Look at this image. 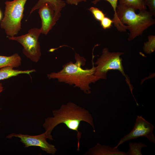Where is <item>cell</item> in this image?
<instances>
[{"label": "cell", "mask_w": 155, "mask_h": 155, "mask_svg": "<svg viewBox=\"0 0 155 155\" xmlns=\"http://www.w3.org/2000/svg\"><path fill=\"white\" fill-rule=\"evenodd\" d=\"M13 137L20 138V141L24 144L25 148L32 146L38 147L43 151L53 155H55L57 151L54 145L49 143L46 141V139H48V137L46 131L41 134L35 135L12 133L6 137L11 138Z\"/></svg>", "instance_id": "8"}, {"label": "cell", "mask_w": 155, "mask_h": 155, "mask_svg": "<svg viewBox=\"0 0 155 155\" xmlns=\"http://www.w3.org/2000/svg\"><path fill=\"white\" fill-rule=\"evenodd\" d=\"M46 3L49 4L53 8L54 11L55 19L57 21L61 16V11L65 6V3L63 0H38L31 9L30 14Z\"/></svg>", "instance_id": "10"}, {"label": "cell", "mask_w": 155, "mask_h": 155, "mask_svg": "<svg viewBox=\"0 0 155 155\" xmlns=\"http://www.w3.org/2000/svg\"><path fill=\"white\" fill-rule=\"evenodd\" d=\"M11 66H7L0 69V80L8 79L11 77L15 76L21 74H30V73L36 71L34 69L26 70L15 69ZM3 90L2 84L0 83V92Z\"/></svg>", "instance_id": "12"}, {"label": "cell", "mask_w": 155, "mask_h": 155, "mask_svg": "<svg viewBox=\"0 0 155 155\" xmlns=\"http://www.w3.org/2000/svg\"><path fill=\"white\" fill-rule=\"evenodd\" d=\"M120 4L131 7L135 10H146L145 0H119Z\"/></svg>", "instance_id": "14"}, {"label": "cell", "mask_w": 155, "mask_h": 155, "mask_svg": "<svg viewBox=\"0 0 155 155\" xmlns=\"http://www.w3.org/2000/svg\"><path fill=\"white\" fill-rule=\"evenodd\" d=\"M27 0H13L5 2L4 15L1 21L0 26L5 30L7 36H14L21 29V21Z\"/></svg>", "instance_id": "5"}, {"label": "cell", "mask_w": 155, "mask_h": 155, "mask_svg": "<svg viewBox=\"0 0 155 155\" xmlns=\"http://www.w3.org/2000/svg\"><path fill=\"white\" fill-rule=\"evenodd\" d=\"M147 0H145L146 2V1Z\"/></svg>", "instance_id": "23"}, {"label": "cell", "mask_w": 155, "mask_h": 155, "mask_svg": "<svg viewBox=\"0 0 155 155\" xmlns=\"http://www.w3.org/2000/svg\"><path fill=\"white\" fill-rule=\"evenodd\" d=\"M129 146V149L126 152L127 155H142V149L148 146L146 144L140 142H130Z\"/></svg>", "instance_id": "15"}, {"label": "cell", "mask_w": 155, "mask_h": 155, "mask_svg": "<svg viewBox=\"0 0 155 155\" xmlns=\"http://www.w3.org/2000/svg\"><path fill=\"white\" fill-rule=\"evenodd\" d=\"M86 154L92 155H127L126 152L120 151L118 148L98 143L90 149Z\"/></svg>", "instance_id": "11"}, {"label": "cell", "mask_w": 155, "mask_h": 155, "mask_svg": "<svg viewBox=\"0 0 155 155\" xmlns=\"http://www.w3.org/2000/svg\"><path fill=\"white\" fill-rule=\"evenodd\" d=\"M1 92H0V93H1Z\"/></svg>", "instance_id": "24"}, {"label": "cell", "mask_w": 155, "mask_h": 155, "mask_svg": "<svg viewBox=\"0 0 155 155\" xmlns=\"http://www.w3.org/2000/svg\"><path fill=\"white\" fill-rule=\"evenodd\" d=\"M92 14L94 18L97 21L100 22L106 15L98 8L91 7L88 9Z\"/></svg>", "instance_id": "18"}, {"label": "cell", "mask_w": 155, "mask_h": 155, "mask_svg": "<svg viewBox=\"0 0 155 155\" xmlns=\"http://www.w3.org/2000/svg\"><path fill=\"white\" fill-rule=\"evenodd\" d=\"M38 13L41 19V33L47 34L56 24L54 11L50 5L45 4L39 9Z\"/></svg>", "instance_id": "9"}, {"label": "cell", "mask_w": 155, "mask_h": 155, "mask_svg": "<svg viewBox=\"0 0 155 155\" xmlns=\"http://www.w3.org/2000/svg\"><path fill=\"white\" fill-rule=\"evenodd\" d=\"M2 13L0 9V21L2 20Z\"/></svg>", "instance_id": "22"}, {"label": "cell", "mask_w": 155, "mask_h": 155, "mask_svg": "<svg viewBox=\"0 0 155 155\" xmlns=\"http://www.w3.org/2000/svg\"><path fill=\"white\" fill-rule=\"evenodd\" d=\"M146 6L149 9V11L153 16H155V0H147L146 2Z\"/></svg>", "instance_id": "20"}, {"label": "cell", "mask_w": 155, "mask_h": 155, "mask_svg": "<svg viewBox=\"0 0 155 155\" xmlns=\"http://www.w3.org/2000/svg\"><path fill=\"white\" fill-rule=\"evenodd\" d=\"M154 126L142 116H137L134 127L127 134L125 135L113 148H118L121 145L130 140L140 137H146L151 143H155V137L153 133Z\"/></svg>", "instance_id": "7"}, {"label": "cell", "mask_w": 155, "mask_h": 155, "mask_svg": "<svg viewBox=\"0 0 155 155\" xmlns=\"http://www.w3.org/2000/svg\"><path fill=\"white\" fill-rule=\"evenodd\" d=\"M53 116L46 119L43 126L45 129L48 139L53 140L51 133L53 129L57 125L63 123L69 129L77 132L78 139L77 150H79L80 141L82 133L78 130L80 123L84 121L92 127L94 132L95 130L93 119L89 112L75 104L69 102L66 104L61 105L59 109L53 111Z\"/></svg>", "instance_id": "1"}, {"label": "cell", "mask_w": 155, "mask_h": 155, "mask_svg": "<svg viewBox=\"0 0 155 155\" xmlns=\"http://www.w3.org/2000/svg\"><path fill=\"white\" fill-rule=\"evenodd\" d=\"M100 22V26L104 30L110 28L113 23L112 20L106 16Z\"/></svg>", "instance_id": "19"}, {"label": "cell", "mask_w": 155, "mask_h": 155, "mask_svg": "<svg viewBox=\"0 0 155 155\" xmlns=\"http://www.w3.org/2000/svg\"><path fill=\"white\" fill-rule=\"evenodd\" d=\"M148 40L144 43L143 50L148 54H150L155 50V36L150 35L148 37Z\"/></svg>", "instance_id": "16"}, {"label": "cell", "mask_w": 155, "mask_h": 155, "mask_svg": "<svg viewBox=\"0 0 155 155\" xmlns=\"http://www.w3.org/2000/svg\"><path fill=\"white\" fill-rule=\"evenodd\" d=\"M21 58L17 53L11 56H0V69L7 66L18 67L21 64Z\"/></svg>", "instance_id": "13"}, {"label": "cell", "mask_w": 155, "mask_h": 155, "mask_svg": "<svg viewBox=\"0 0 155 155\" xmlns=\"http://www.w3.org/2000/svg\"><path fill=\"white\" fill-rule=\"evenodd\" d=\"M94 56L92 53V67L90 69H83L82 66L86 64V60L83 57L75 52V62L70 61L64 64L63 68L57 72L47 74L49 79H57L59 82H63L79 88L87 94L91 92L90 85L98 80L94 75L95 66L93 61Z\"/></svg>", "instance_id": "2"}, {"label": "cell", "mask_w": 155, "mask_h": 155, "mask_svg": "<svg viewBox=\"0 0 155 155\" xmlns=\"http://www.w3.org/2000/svg\"><path fill=\"white\" fill-rule=\"evenodd\" d=\"M131 7L120 4L117 7V14L119 20L123 24L127 25L129 31V41H132L141 35L144 30L155 23V19L149 11L140 10L138 14Z\"/></svg>", "instance_id": "3"}, {"label": "cell", "mask_w": 155, "mask_h": 155, "mask_svg": "<svg viewBox=\"0 0 155 155\" xmlns=\"http://www.w3.org/2000/svg\"><path fill=\"white\" fill-rule=\"evenodd\" d=\"M41 34L40 29H30L28 33L18 36H7L9 40L16 41L22 45L24 54L28 58L35 63L40 59L41 52L38 39Z\"/></svg>", "instance_id": "6"}, {"label": "cell", "mask_w": 155, "mask_h": 155, "mask_svg": "<svg viewBox=\"0 0 155 155\" xmlns=\"http://www.w3.org/2000/svg\"><path fill=\"white\" fill-rule=\"evenodd\" d=\"M87 1V0H66V2L68 4L77 5L79 3L83 1L86 2Z\"/></svg>", "instance_id": "21"}, {"label": "cell", "mask_w": 155, "mask_h": 155, "mask_svg": "<svg viewBox=\"0 0 155 155\" xmlns=\"http://www.w3.org/2000/svg\"><path fill=\"white\" fill-rule=\"evenodd\" d=\"M102 0H94L92 1V3L95 5L98 2ZM108 2L112 7L114 11L113 18L112 19L113 24L115 26H118L120 23V22L117 16L116 12L117 7V2L119 0H105Z\"/></svg>", "instance_id": "17"}, {"label": "cell", "mask_w": 155, "mask_h": 155, "mask_svg": "<svg viewBox=\"0 0 155 155\" xmlns=\"http://www.w3.org/2000/svg\"><path fill=\"white\" fill-rule=\"evenodd\" d=\"M123 54V53L121 52H110L107 48H104L102 55L97 59L96 62L94 63L96 65L94 75L98 80L106 79L108 71L112 70L119 71L125 77L126 82L135 99L132 92L133 88L130 83L129 78L125 73L122 64V59L120 57Z\"/></svg>", "instance_id": "4"}]
</instances>
